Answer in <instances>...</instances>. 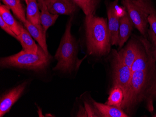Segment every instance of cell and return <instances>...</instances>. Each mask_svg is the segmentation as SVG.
<instances>
[{
    "label": "cell",
    "mask_w": 156,
    "mask_h": 117,
    "mask_svg": "<svg viewBox=\"0 0 156 117\" xmlns=\"http://www.w3.org/2000/svg\"><path fill=\"white\" fill-rule=\"evenodd\" d=\"M121 109L129 117L143 106L153 112L156 101V60L150 46L147 64L131 74L128 85L124 91Z\"/></svg>",
    "instance_id": "obj_1"
},
{
    "label": "cell",
    "mask_w": 156,
    "mask_h": 117,
    "mask_svg": "<svg viewBox=\"0 0 156 117\" xmlns=\"http://www.w3.org/2000/svg\"><path fill=\"white\" fill-rule=\"evenodd\" d=\"M52 57L47 55L39 45L36 53H28L22 50L14 55L1 57L0 68L17 71L32 79L49 82L52 79Z\"/></svg>",
    "instance_id": "obj_2"
},
{
    "label": "cell",
    "mask_w": 156,
    "mask_h": 117,
    "mask_svg": "<svg viewBox=\"0 0 156 117\" xmlns=\"http://www.w3.org/2000/svg\"><path fill=\"white\" fill-rule=\"evenodd\" d=\"M73 15H71L68 19L65 31L54 55L57 64L52 68V71L61 77H69L73 75L78 71L86 57L82 59L78 58V42L71 33Z\"/></svg>",
    "instance_id": "obj_3"
},
{
    "label": "cell",
    "mask_w": 156,
    "mask_h": 117,
    "mask_svg": "<svg viewBox=\"0 0 156 117\" xmlns=\"http://www.w3.org/2000/svg\"><path fill=\"white\" fill-rule=\"evenodd\" d=\"M87 52L90 56L101 58L111 52V40L107 21L103 17L87 15L85 18Z\"/></svg>",
    "instance_id": "obj_4"
},
{
    "label": "cell",
    "mask_w": 156,
    "mask_h": 117,
    "mask_svg": "<svg viewBox=\"0 0 156 117\" xmlns=\"http://www.w3.org/2000/svg\"><path fill=\"white\" fill-rule=\"evenodd\" d=\"M122 3L135 27L143 36L146 37L148 16L156 11L152 4L146 0H122Z\"/></svg>",
    "instance_id": "obj_5"
},
{
    "label": "cell",
    "mask_w": 156,
    "mask_h": 117,
    "mask_svg": "<svg viewBox=\"0 0 156 117\" xmlns=\"http://www.w3.org/2000/svg\"><path fill=\"white\" fill-rule=\"evenodd\" d=\"M109 60L113 87H120L124 92L131 77L130 68L124 64L119 57L118 51L115 50H112Z\"/></svg>",
    "instance_id": "obj_6"
},
{
    "label": "cell",
    "mask_w": 156,
    "mask_h": 117,
    "mask_svg": "<svg viewBox=\"0 0 156 117\" xmlns=\"http://www.w3.org/2000/svg\"><path fill=\"white\" fill-rule=\"evenodd\" d=\"M32 78L21 81L19 83L3 91L0 96V117L9 112L12 106L25 93L30 85Z\"/></svg>",
    "instance_id": "obj_7"
},
{
    "label": "cell",
    "mask_w": 156,
    "mask_h": 117,
    "mask_svg": "<svg viewBox=\"0 0 156 117\" xmlns=\"http://www.w3.org/2000/svg\"><path fill=\"white\" fill-rule=\"evenodd\" d=\"M119 0H115L111 2L107 9V15L108 18V27L110 34L111 45L118 46L119 42V23L120 17L116 12V6Z\"/></svg>",
    "instance_id": "obj_8"
},
{
    "label": "cell",
    "mask_w": 156,
    "mask_h": 117,
    "mask_svg": "<svg viewBox=\"0 0 156 117\" xmlns=\"http://www.w3.org/2000/svg\"><path fill=\"white\" fill-rule=\"evenodd\" d=\"M50 13L54 15H72L78 6L72 0H44Z\"/></svg>",
    "instance_id": "obj_9"
},
{
    "label": "cell",
    "mask_w": 156,
    "mask_h": 117,
    "mask_svg": "<svg viewBox=\"0 0 156 117\" xmlns=\"http://www.w3.org/2000/svg\"><path fill=\"white\" fill-rule=\"evenodd\" d=\"M140 48V44L134 40H130L128 43L118 51L119 57L124 64L131 70V66L135 60Z\"/></svg>",
    "instance_id": "obj_10"
},
{
    "label": "cell",
    "mask_w": 156,
    "mask_h": 117,
    "mask_svg": "<svg viewBox=\"0 0 156 117\" xmlns=\"http://www.w3.org/2000/svg\"><path fill=\"white\" fill-rule=\"evenodd\" d=\"M23 24L24 28L38 43V45L43 49L45 53L47 55H50L46 43V33L42 25H34L27 20Z\"/></svg>",
    "instance_id": "obj_11"
},
{
    "label": "cell",
    "mask_w": 156,
    "mask_h": 117,
    "mask_svg": "<svg viewBox=\"0 0 156 117\" xmlns=\"http://www.w3.org/2000/svg\"><path fill=\"white\" fill-rule=\"evenodd\" d=\"M133 25L134 24L128 14L125 12L122 17L120 18L118 33V46L120 49L122 48L124 43L128 40L133 30Z\"/></svg>",
    "instance_id": "obj_12"
},
{
    "label": "cell",
    "mask_w": 156,
    "mask_h": 117,
    "mask_svg": "<svg viewBox=\"0 0 156 117\" xmlns=\"http://www.w3.org/2000/svg\"><path fill=\"white\" fill-rule=\"evenodd\" d=\"M40 10V22L44 30L46 33L50 27L53 25L58 18V15H54L50 12L44 0H37Z\"/></svg>",
    "instance_id": "obj_13"
},
{
    "label": "cell",
    "mask_w": 156,
    "mask_h": 117,
    "mask_svg": "<svg viewBox=\"0 0 156 117\" xmlns=\"http://www.w3.org/2000/svg\"><path fill=\"white\" fill-rule=\"evenodd\" d=\"M93 101L94 105L100 117H129V116L120 108L108 105Z\"/></svg>",
    "instance_id": "obj_14"
},
{
    "label": "cell",
    "mask_w": 156,
    "mask_h": 117,
    "mask_svg": "<svg viewBox=\"0 0 156 117\" xmlns=\"http://www.w3.org/2000/svg\"><path fill=\"white\" fill-rule=\"evenodd\" d=\"M17 39L22 46L23 50L28 53H36L37 52L39 45L36 43L29 32L23 26L21 33Z\"/></svg>",
    "instance_id": "obj_15"
},
{
    "label": "cell",
    "mask_w": 156,
    "mask_h": 117,
    "mask_svg": "<svg viewBox=\"0 0 156 117\" xmlns=\"http://www.w3.org/2000/svg\"><path fill=\"white\" fill-rule=\"evenodd\" d=\"M8 7L4 4L0 5V17L10 27L17 36L20 35L23 25L19 23L11 14Z\"/></svg>",
    "instance_id": "obj_16"
},
{
    "label": "cell",
    "mask_w": 156,
    "mask_h": 117,
    "mask_svg": "<svg viewBox=\"0 0 156 117\" xmlns=\"http://www.w3.org/2000/svg\"><path fill=\"white\" fill-rule=\"evenodd\" d=\"M26 18L34 25H41L40 12L37 0H28L26 8Z\"/></svg>",
    "instance_id": "obj_17"
},
{
    "label": "cell",
    "mask_w": 156,
    "mask_h": 117,
    "mask_svg": "<svg viewBox=\"0 0 156 117\" xmlns=\"http://www.w3.org/2000/svg\"><path fill=\"white\" fill-rule=\"evenodd\" d=\"M2 1L4 5L12 10L21 22L24 23L26 21V15L20 0H2Z\"/></svg>",
    "instance_id": "obj_18"
},
{
    "label": "cell",
    "mask_w": 156,
    "mask_h": 117,
    "mask_svg": "<svg viewBox=\"0 0 156 117\" xmlns=\"http://www.w3.org/2000/svg\"><path fill=\"white\" fill-rule=\"evenodd\" d=\"M124 97L123 90L119 87H113L111 89L106 104L120 108Z\"/></svg>",
    "instance_id": "obj_19"
},
{
    "label": "cell",
    "mask_w": 156,
    "mask_h": 117,
    "mask_svg": "<svg viewBox=\"0 0 156 117\" xmlns=\"http://www.w3.org/2000/svg\"><path fill=\"white\" fill-rule=\"evenodd\" d=\"M82 9L86 16L94 15L96 8L100 0H72Z\"/></svg>",
    "instance_id": "obj_20"
},
{
    "label": "cell",
    "mask_w": 156,
    "mask_h": 117,
    "mask_svg": "<svg viewBox=\"0 0 156 117\" xmlns=\"http://www.w3.org/2000/svg\"><path fill=\"white\" fill-rule=\"evenodd\" d=\"M148 37H149L150 42L154 58L156 60V35L150 28L147 30Z\"/></svg>",
    "instance_id": "obj_21"
},
{
    "label": "cell",
    "mask_w": 156,
    "mask_h": 117,
    "mask_svg": "<svg viewBox=\"0 0 156 117\" xmlns=\"http://www.w3.org/2000/svg\"><path fill=\"white\" fill-rule=\"evenodd\" d=\"M0 27L9 35L16 39H17V35L12 30L10 27L3 21L2 17H0Z\"/></svg>",
    "instance_id": "obj_22"
},
{
    "label": "cell",
    "mask_w": 156,
    "mask_h": 117,
    "mask_svg": "<svg viewBox=\"0 0 156 117\" xmlns=\"http://www.w3.org/2000/svg\"><path fill=\"white\" fill-rule=\"evenodd\" d=\"M148 21L151 29L156 35V11L149 15L148 17Z\"/></svg>",
    "instance_id": "obj_23"
},
{
    "label": "cell",
    "mask_w": 156,
    "mask_h": 117,
    "mask_svg": "<svg viewBox=\"0 0 156 117\" xmlns=\"http://www.w3.org/2000/svg\"><path fill=\"white\" fill-rule=\"evenodd\" d=\"M25 2V3H26V5H27V4H28V0H24Z\"/></svg>",
    "instance_id": "obj_24"
},
{
    "label": "cell",
    "mask_w": 156,
    "mask_h": 117,
    "mask_svg": "<svg viewBox=\"0 0 156 117\" xmlns=\"http://www.w3.org/2000/svg\"><path fill=\"white\" fill-rule=\"evenodd\" d=\"M153 117H156V114H155V115H154V116H153Z\"/></svg>",
    "instance_id": "obj_25"
}]
</instances>
